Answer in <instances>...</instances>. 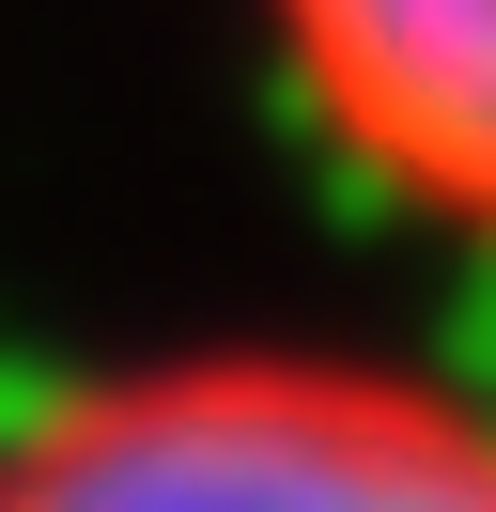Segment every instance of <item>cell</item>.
<instances>
[{
	"label": "cell",
	"instance_id": "1",
	"mask_svg": "<svg viewBox=\"0 0 496 512\" xmlns=\"http://www.w3.org/2000/svg\"><path fill=\"white\" fill-rule=\"evenodd\" d=\"M0 512H496V388L186 342L0 404Z\"/></svg>",
	"mask_w": 496,
	"mask_h": 512
},
{
	"label": "cell",
	"instance_id": "2",
	"mask_svg": "<svg viewBox=\"0 0 496 512\" xmlns=\"http://www.w3.org/2000/svg\"><path fill=\"white\" fill-rule=\"evenodd\" d=\"M295 125L496 280V0H264Z\"/></svg>",
	"mask_w": 496,
	"mask_h": 512
}]
</instances>
